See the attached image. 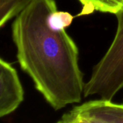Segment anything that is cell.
I'll return each mask as SVG.
<instances>
[{
  "label": "cell",
  "mask_w": 123,
  "mask_h": 123,
  "mask_svg": "<svg viewBox=\"0 0 123 123\" xmlns=\"http://www.w3.org/2000/svg\"><path fill=\"white\" fill-rule=\"evenodd\" d=\"M55 0H30L15 16L12 39L21 68L55 110L81 101L84 83L79 49L65 30L52 27Z\"/></svg>",
  "instance_id": "obj_1"
},
{
  "label": "cell",
  "mask_w": 123,
  "mask_h": 123,
  "mask_svg": "<svg viewBox=\"0 0 123 123\" xmlns=\"http://www.w3.org/2000/svg\"><path fill=\"white\" fill-rule=\"evenodd\" d=\"M117 29L114 40L84 83V97L98 96L112 101L123 88V6L115 14Z\"/></svg>",
  "instance_id": "obj_2"
},
{
  "label": "cell",
  "mask_w": 123,
  "mask_h": 123,
  "mask_svg": "<svg viewBox=\"0 0 123 123\" xmlns=\"http://www.w3.org/2000/svg\"><path fill=\"white\" fill-rule=\"evenodd\" d=\"M23 99L24 91L17 71L0 57V118L13 112Z\"/></svg>",
  "instance_id": "obj_3"
},
{
  "label": "cell",
  "mask_w": 123,
  "mask_h": 123,
  "mask_svg": "<svg viewBox=\"0 0 123 123\" xmlns=\"http://www.w3.org/2000/svg\"><path fill=\"white\" fill-rule=\"evenodd\" d=\"M76 107L79 111L90 114L107 123H123V104H121L99 99Z\"/></svg>",
  "instance_id": "obj_4"
},
{
  "label": "cell",
  "mask_w": 123,
  "mask_h": 123,
  "mask_svg": "<svg viewBox=\"0 0 123 123\" xmlns=\"http://www.w3.org/2000/svg\"><path fill=\"white\" fill-rule=\"evenodd\" d=\"M82 8L77 17L87 15L94 11L116 14L123 6V0H79Z\"/></svg>",
  "instance_id": "obj_5"
},
{
  "label": "cell",
  "mask_w": 123,
  "mask_h": 123,
  "mask_svg": "<svg viewBox=\"0 0 123 123\" xmlns=\"http://www.w3.org/2000/svg\"><path fill=\"white\" fill-rule=\"evenodd\" d=\"M30 0H0V28L15 16Z\"/></svg>",
  "instance_id": "obj_6"
},
{
  "label": "cell",
  "mask_w": 123,
  "mask_h": 123,
  "mask_svg": "<svg viewBox=\"0 0 123 123\" xmlns=\"http://www.w3.org/2000/svg\"><path fill=\"white\" fill-rule=\"evenodd\" d=\"M61 119L66 123H107L90 114L79 111L76 107L64 115Z\"/></svg>",
  "instance_id": "obj_7"
},
{
  "label": "cell",
  "mask_w": 123,
  "mask_h": 123,
  "mask_svg": "<svg viewBox=\"0 0 123 123\" xmlns=\"http://www.w3.org/2000/svg\"><path fill=\"white\" fill-rule=\"evenodd\" d=\"M74 16L68 12L58 11L55 9L49 15L50 24L55 29L65 30L73 22Z\"/></svg>",
  "instance_id": "obj_8"
},
{
  "label": "cell",
  "mask_w": 123,
  "mask_h": 123,
  "mask_svg": "<svg viewBox=\"0 0 123 123\" xmlns=\"http://www.w3.org/2000/svg\"><path fill=\"white\" fill-rule=\"evenodd\" d=\"M57 123H66V122H64L62 119H61V120H59V121H58Z\"/></svg>",
  "instance_id": "obj_9"
}]
</instances>
